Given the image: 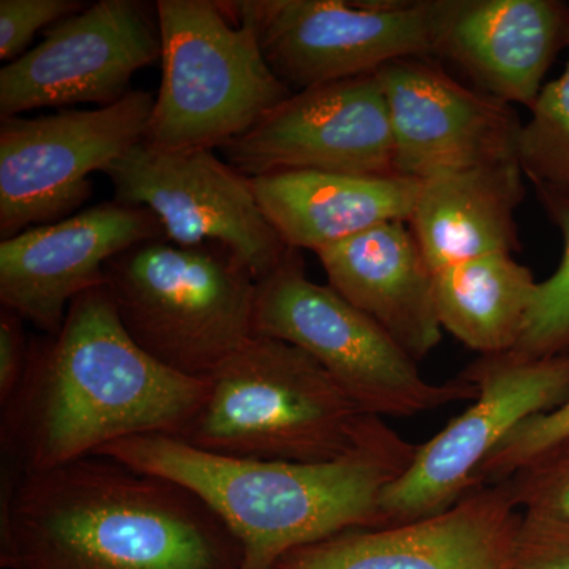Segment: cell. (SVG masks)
Returning <instances> with one entry per match:
<instances>
[{
	"mask_svg": "<svg viewBox=\"0 0 569 569\" xmlns=\"http://www.w3.org/2000/svg\"><path fill=\"white\" fill-rule=\"evenodd\" d=\"M208 389L138 347L104 283L91 288L56 335L31 342L20 388L0 406L7 468L50 470L133 437L182 440Z\"/></svg>",
	"mask_w": 569,
	"mask_h": 569,
	"instance_id": "obj_1",
	"label": "cell"
},
{
	"mask_svg": "<svg viewBox=\"0 0 569 569\" xmlns=\"http://www.w3.org/2000/svg\"><path fill=\"white\" fill-rule=\"evenodd\" d=\"M244 550L192 490L108 458L3 475L2 569H241Z\"/></svg>",
	"mask_w": 569,
	"mask_h": 569,
	"instance_id": "obj_2",
	"label": "cell"
},
{
	"mask_svg": "<svg viewBox=\"0 0 569 569\" xmlns=\"http://www.w3.org/2000/svg\"><path fill=\"white\" fill-rule=\"evenodd\" d=\"M417 449L378 418L353 451L329 462L231 458L168 436L127 438L97 455L192 490L241 542V569H274L293 550L383 527L381 496Z\"/></svg>",
	"mask_w": 569,
	"mask_h": 569,
	"instance_id": "obj_3",
	"label": "cell"
},
{
	"mask_svg": "<svg viewBox=\"0 0 569 569\" xmlns=\"http://www.w3.org/2000/svg\"><path fill=\"white\" fill-rule=\"evenodd\" d=\"M208 383L182 440L231 458L329 462L353 451L378 419L312 356L272 337H250Z\"/></svg>",
	"mask_w": 569,
	"mask_h": 569,
	"instance_id": "obj_4",
	"label": "cell"
},
{
	"mask_svg": "<svg viewBox=\"0 0 569 569\" xmlns=\"http://www.w3.org/2000/svg\"><path fill=\"white\" fill-rule=\"evenodd\" d=\"M134 343L181 376L208 380L253 336L257 280L220 247L153 239L104 268Z\"/></svg>",
	"mask_w": 569,
	"mask_h": 569,
	"instance_id": "obj_5",
	"label": "cell"
},
{
	"mask_svg": "<svg viewBox=\"0 0 569 569\" xmlns=\"http://www.w3.org/2000/svg\"><path fill=\"white\" fill-rule=\"evenodd\" d=\"M156 10L162 82L146 144L223 148L293 93L266 62L253 29L224 2L159 0Z\"/></svg>",
	"mask_w": 569,
	"mask_h": 569,
	"instance_id": "obj_6",
	"label": "cell"
},
{
	"mask_svg": "<svg viewBox=\"0 0 569 569\" xmlns=\"http://www.w3.org/2000/svg\"><path fill=\"white\" fill-rule=\"evenodd\" d=\"M253 335L301 348L367 415L411 418L477 399L458 376L432 383L391 336L329 284L307 279L299 250L257 282Z\"/></svg>",
	"mask_w": 569,
	"mask_h": 569,
	"instance_id": "obj_7",
	"label": "cell"
},
{
	"mask_svg": "<svg viewBox=\"0 0 569 569\" xmlns=\"http://www.w3.org/2000/svg\"><path fill=\"white\" fill-rule=\"evenodd\" d=\"M477 399L437 436L418 445L407 470L385 489L383 527L447 511L473 486L479 466L520 425L569 395V351L531 358L511 350L479 356L459 373Z\"/></svg>",
	"mask_w": 569,
	"mask_h": 569,
	"instance_id": "obj_8",
	"label": "cell"
},
{
	"mask_svg": "<svg viewBox=\"0 0 569 569\" xmlns=\"http://www.w3.org/2000/svg\"><path fill=\"white\" fill-rule=\"evenodd\" d=\"M268 66L291 92L432 56L436 0H236Z\"/></svg>",
	"mask_w": 569,
	"mask_h": 569,
	"instance_id": "obj_9",
	"label": "cell"
},
{
	"mask_svg": "<svg viewBox=\"0 0 569 569\" xmlns=\"http://www.w3.org/2000/svg\"><path fill=\"white\" fill-rule=\"evenodd\" d=\"M156 96L127 93L93 110L0 119V236L59 222L92 193L89 176L144 141Z\"/></svg>",
	"mask_w": 569,
	"mask_h": 569,
	"instance_id": "obj_10",
	"label": "cell"
},
{
	"mask_svg": "<svg viewBox=\"0 0 569 569\" xmlns=\"http://www.w3.org/2000/svg\"><path fill=\"white\" fill-rule=\"evenodd\" d=\"M104 174L116 203L151 211L168 241L220 247L257 282L291 250L261 211L252 179L212 149L164 151L142 141Z\"/></svg>",
	"mask_w": 569,
	"mask_h": 569,
	"instance_id": "obj_11",
	"label": "cell"
},
{
	"mask_svg": "<svg viewBox=\"0 0 569 569\" xmlns=\"http://www.w3.org/2000/svg\"><path fill=\"white\" fill-rule=\"evenodd\" d=\"M156 7L100 0L51 26L44 39L0 70V119L39 108L108 107L130 91L138 70L160 59Z\"/></svg>",
	"mask_w": 569,
	"mask_h": 569,
	"instance_id": "obj_12",
	"label": "cell"
},
{
	"mask_svg": "<svg viewBox=\"0 0 569 569\" xmlns=\"http://www.w3.org/2000/svg\"><path fill=\"white\" fill-rule=\"evenodd\" d=\"M222 149L224 162L250 179L283 171L396 174L377 73L293 92Z\"/></svg>",
	"mask_w": 569,
	"mask_h": 569,
	"instance_id": "obj_13",
	"label": "cell"
},
{
	"mask_svg": "<svg viewBox=\"0 0 569 569\" xmlns=\"http://www.w3.org/2000/svg\"><path fill=\"white\" fill-rule=\"evenodd\" d=\"M391 121L395 173L426 179L519 162L522 123L512 104L463 84L429 56L377 71Z\"/></svg>",
	"mask_w": 569,
	"mask_h": 569,
	"instance_id": "obj_14",
	"label": "cell"
},
{
	"mask_svg": "<svg viewBox=\"0 0 569 569\" xmlns=\"http://www.w3.org/2000/svg\"><path fill=\"white\" fill-rule=\"evenodd\" d=\"M163 238L151 211L116 201L28 228L0 242V302L48 336L56 335L71 302L104 283L112 258Z\"/></svg>",
	"mask_w": 569,
	"mask_h": 569,
	"instance_id": "obj_15",
	"label": "cell"
},
{
	"mask_svg": "<svg viewBox=\"0 0 569 569\" xmlns=\"http://www.w3.org/2000/svg\"><path fill=\"white\" fill-rule=\"evenodd\" d=\"M520 518L505 482L479 486L447 511L343 531L293 550L274 569H509Z\"/></svg>",
	"mask_w": 569,
	"mask_h": 569,
	"instance_id": "obj_16",
	"label": "cell"
},
{
	"mask_svg": "<svg viewBox=\"0 0 569 569\" xmlns=\"http://www.w3.org/2000/svg\"><path fill=\"white\" fill-rule=\"evenodd\" d=\"M569 40V6L556 0H436L432 56L475 89L531 108Z\"/></svg>",
	"mask_w": 569,
	"mask_h": 569,
	"instance_id": "obj_17",
	"label": "cell"
},
{
	"mask_svg": "<svg viewBox=\"0 0 569 569\" xmlns=\"http://www.w3.org/2000/svg\"><path fill=\"white\" fill-rule=\"evenodd\" d=\"M317 254L329 287L373 318L415 361L436 350L443 336L436 274L407 222L378 224Z\"/></svg>",
	"mask_w": 569,
	"mask_h": 569,
	"instance_id": "obj_18",
	"label": "cell"
},
{
	"mask_svg": "<svg viewBox=\"0 0 569 569\" xmlns=\"http://www.w3.org/2000/svg\"><path fill=\"white\" fill-rule=\"evenodd\" d=\"M252 186L283 244L317 253L378 224L408 222L421 181L400 174L283 171L254 178Z\"/></svg>",
	"mask_w": 569,
	"mask_h": 569,
	"instance_id": "obj_19",
	"label": "cell"
},
{
	"mask_svg": "<svg viewBox=\"0 0 569 569\" xmlns=\"http://www.w3.org/2000/svg\"><path fill=\"white\" fill-rule=\"evenodd\" d=\"M519 162L486 164L421 181L408 220L433 274L519 249L516 209L526 194Z\"/></svg>",
	"mask_w": 569,
	"mask_h": 569,
	"instance_id": "obj_20",
	"label": "cell"
},
{
	"mask_svg": "<svg viewBox=\"0 0 569 569\" xmlns=\"http://www.w3.org/2000/svg\"><path fill=\"white\" fill-rule=\"evenodd\" d=\"M538 282L511 253L488 254L436 274L441 329L481 356L515 350Z\"/></svg>",
	"mask_w": 569,
	"mask_h": 569,
	"instance_id": "obj_21",
	"label": "cell"
},
{
	"mask_svg": "<svg viewBox=\"0 0 569 569\" xmlns=\"http://www.w3.org/2000/svg\"><path fill=\"white\" fill-rule=\"evenodd\" d=\"M530 110L519 138L522 173L545 206L569 201V59L565 73L541 89Z\"/></svg>",
	"mask_w": 569,
	"mask_h": 569,
	"instance_id": "obj_22",
	"label": "cell"
},
{
	"mask_svg": "<svg viewBox=\"0 0 569 569\" xmlns=\"http://www.w3.org/2000/svg\"><path fill=\"white\" fill-rule=\"evenodd\" d=\"M565 239L559 269L538 283L529 316L515 351L531 358H548L569 351V201L546 206Z\"/></svg>",
	"mask_w": 569,
	"mask_h": 569,
	"instance_id": "obj_23",
	"label": "cell"
},
{
	"mask_svg": "<svg viewBox=\"0 0 569 569\" xmlns=\"http://www.w3.org/2000/svg\"><path fill=\"white\" fill-rule=\"evenodd\" d=\"M568 437L569 395L559 406L520 422L479 466L471 489L505 481Z\"/></svg>",
	"mask_w": 569,
	"mask_h": 569,
	"instance_id": "obj_24",
	"label": "cell"
},
{
	"mask_svg": "<svg viewBox=\"0 0 569 569\" xmlns=\"http://www.w3.org/2000/svg\"><path fill=\"white\" fill-rule=\"evenodd\" d=\"M501 482L519 511L569 519V437Z\"/></svg>",
	"mask_w": 569,
	"mask_h": 569,
	"instance_id": "obj_25",
	"label": "cell"
},
{
	"mask_svg": "<svg viewBox=\"0 0 569 569\" xmlns=\"http://www.w3.org/2000/svg\"><path fill=\"white\" fill-rule=\"evenodd\" d=\"M78 0H2L0 2V59L13 62L24 54L40 29L58 24L84 10Z\"/></svg>",
	"mask_w": 569,
	"mask_h": 569,
	"instance_id": "obj_26",
	"label": "cell"
},
{
	"mask_svg": "<svg viewBox=\"0 0 569 569\" xmlns=\"http://www.w3.org/2000/svg\"><path fill=\"white\" fill-rule=\"evenodd\" d=\"M509 569H569V519L522 512Z\"/></svg>",
	"mask_w": 569,
	"mask_h": 569,
	"instance_id": "obj_27",
	"label": "cell"
},
{
	"mask_svg": "<svg viewBox=\"0 0 569 569\" xmlns=\"http://www.w3.org/2000/svg\"><path fill=\"white\" fill-rule=\"evenodd\" d=\"M22 318L2 307L0 312V406L9 402L20 388L31 356Z\"/></svg>",
	"mask_w": 569,
	"mask_h": 569,
	"instance_id": "obj_28",
	"label": "cell"
}]
</instances>
